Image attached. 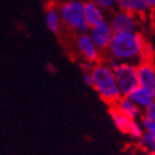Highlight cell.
I'll use <instances>...</instances> for the list:
<instances>
[{"instance_id":"obj_1","label":"cell","mask_w":155,"mask_h":155,"mask_svg":"<svg viewBox=\"0 0 155 155\" xmlns=\"http://www.w3.org/2000/svg\"><path fill=\"white\" fill-rule=\"evenodd\" d=\"M105 53L111 64L121 62L138 64L150 58V46L139 30L116 32Z\"/></svg>"},{"instance_id":"obj_2","label":"cell","mask_w":155,"mask_h":155,"mask_svg":"<svg viewBox=\"0 0 155 155\" xmlns=\"http://www.w3.org/2000/svg\"><path fill=\"white\" fill-rule=\"evenodd\" d=\"M89 71L91 75L90 87H92L100 99L107 105L112 106L117 102V100L122 96L121 90L118 87L116 75L113 70V65L106 62H97L92 65H89Z\"/></svg>"},{"instance_id":"obj_3","label":"cell","mask_w":155,"mask_h":155,"mask_svg":"<svg viewBox=\"0 0 155 155\" xmlns=\"http://www.w3.org/2000/svg\"><path fill=\"white\" fill-rule=\"evenodd\" d=\"M63 27L71 33H81L89 30L84 14V2L83 0H64L58 5Z\"/></svg>"},{"instance_id":"obj_4","label":"cell","mask_w":155,"mask_h":155,"mask_svg":"<svg viewBox=\"0 0 155 155\" xmlns=\"http://www.w3.org/2000/svg\"><path fill=\"white\" fill-rule=\"evenodd\" d=\"M73 47L79 59H81L86 65H92L101 61L102 52L95 45L89 32L75 33L73 40Z\"/></svg>"},{"instance_id":"obj_5","label":"cell","mask_w":155,"mask_h":155,"mask_svg":"<svg viewBox=\"0 0 155 155\" xmlns=\"http://www.w3.org/2000/svg\"><path fill=\"white\" fill-rule=\"evenodd\" d=\"M112 65L116 75V80H117L122 95H129L135 87L139 86L138 68L135 63L121 62L114 63Z\"/></svg>"},{"instance_id":"obj_6","label":"cell","mask_w":155,"mask_h":155,"mask_svg":"<svg viewBox=\"0 0 155 155\" xmlns=\"http://www.w3.org/2000/svg\"><path fill=\"white\" fill-rule=\"evenodd\" d=\"M142 16L133 14L130 11L123 9H114L108 18L110 25L113 32H128V31H137L140 26Z\"/></svg>"},{"instance_id":"obj_7","label":"cell","mask_w":155,"mask_h":155,"mask_svg":"<svg viewBox=\"0 0 155 155\" xmlns=\"http://www.w3.org/2000/svg\"><path fill=\"white\" fill-rule=\"evenodd\" d=\"M87 32H89L90 37L92 38V41L95 42V45L99 47V49L102 53H105L107 47L110 46V42L112 40L113 35H114V32L110 25L108 18H106V20L96 24L94 26H90Z\"/></svg>"},{"instance_id":"obj_8","label":"cell","mask_w":155,"mask_h":155,"mask_svg":"<svg viewBox=\"0 0 155 155\" xmlns=\"http://www.w3.org/2000/svg\"><path fill=\"white\" fill-rule=\"evenodd\" d=\"M138 68V81L139 86L151 89L155 87V64L154 62L148 58L137 64Z\"/></svg>"},{"instance_id":"obj_9","label":"cell","mask_w":155,"mask_h":155,"mask_svg":"<svg viewBox=\"0 0 155 155\" xmlns=\"http://www.w3.org/2000/svg\"><path fill=\"white\" fill-rule=\"evenodd\" d=\"M112 107H114L117 111H120L130 120H140L143 116V111L135 105V102L128 95H122L117 100V102L112 105Z\"/></svg>"},{"instance_id":"obj_10","label":"cell","mask_w":155,"mask_h":155,"mask_svg":"<svg viewBox=\"0 0 155 155\" xmlns=\"http://www.w3.org/2000/svg\"><path fill=\"white\" fill-rule=\"evenodd\" d=\"M128 96L135 102V105H137L142 111H145L148 107H150L155 102L154 90L147 89L143 86H137Z\"/></svg>"},{"instance_id":"obj_11","label":"cell","mask_w":155,"mask_h":155,"mask_svg":"<svg viewBox=\"0 0 155 155\" xmlns=\"http://www.w3.org/2000/svg\"><path fill=\"white\" fill-rule=\"evenodd\" d=\"M84 14H85L86 22L90 27V26H94L96 24L106 20L107 12L99 5H96L95 3L90 2V0H86V2H84Z\"/></svg>"},{"instance_id":"obj_12","label":"cell","mask_w":155,"mask_h":155,"mask_svg":"<svg viewBox=\"0 0 155 155\" xmlns=\"http://www.w3.org/2000/svg\"><path fill=\"white\" fill-rule=\"evenodd\" d=\"M117 8L137 14L142 17L148 14H151L147 0H117Z\"/></svg>"},{"instance_id":"obj_13","label":"cell","mask_w":155,"mask_h":155,"mask_svg":"<svg viewBox=\"0 0 155 155\" xmlns=\"http://www.w3.org/2000/svg\"><path fill=\"white\" fill-rule=\"evenodd\" d=\"M45 24L47 26V28L54 33L58 35L61 33L63 27V22H62V17L58 10V6H49L46 12H45Z\"/></svg>"},{"instance_id":"obj_14","label":"cell","mask_w":155,"mask_h":155,"mask_svg":"<svg viewBox=\"0 0 155 155\" xmlns=\"http://www.w3.org/2000/svg\"><path fill=\"white\" fill-rule=\"evenodd\" d=\"M110 114H111V118H112V122L113 124L116 126L118 130H121L122 133L127 134V130L129 128V124L132 122L130 118H128L127 116H124L123 113H121L120 111H117L114 107L111 106V110H110Z\"/></svg>"},{"instance_id":"obj_15","label":"cell","mask_w":155,"mask_h":155,"mask_svg":"<svg viewBox=\"0 0 155 155\" xmlns=\"http://www.w3.org/2000/svg\"><path fill=\"white\" fill-rule=\"evenodd\" d=\"M127 134L130 138L135 139L137 142L142 138V135L144 134V128H143V124H142L140 120H132V122L129 124V128L127 130Z\"/></svg>"},{"instance_id":"obj_16","label":"cell","mask_w":155,"mask_h":155,"mask_svg":"<svg viewBox=\"0 0 155 155\" xmlns=\"http://www.w3.org/2000/svg\"><path fill=\"white\" fill-rule=\"evenodd\" d=\"M139 147L143 148L144 150L149 151V153H155V139L149 135L148 133L144 132V134L142 135V138L138 140Z\"/></svg>"},{"instance_id":"obj_17","label":"cell","mask_w":155,"mask_h":155,"mask_svg":"<svg viewBox=\"0 0 155 155\" xmlns=\"http://www.w3.org/2000/svg\"><path fill=\"white\" fill-rule=\"evenodd\" d=\"M140 122L143 124L144 132L148 133L149 135H151V137L155 139V118L148 117V116L143 114L142 118H140Z\"/></svg>"},{"instance_id":"obj_18","label":"cell","mask_w":155,"mask_h":155,"mask_svg":"<svg viewBox=\"0 0 155 155\" xmlns=\"http://www.w3.org/2000/svg\"><path fill=\"white\" fill-rule=\"evenodd\" d=\"M90 2L102 8L106 12H112L114 9H117V0H90Z\"/></svg>"},{"instance_id":"obj_19","label":"cell","mask_w":155,"mask_h":155,"mask_svg":"<svg viewBox=\"0 0 155 155\" xmlns=\"http://www.w3.org/2000/svg\"><path fill=\"white\" fill-rule=\"evenodd\" d=\"M147 3H148V5H149L151 11L155 10V0H147Z\"/></svg>"},{"instance_id":"obj_20","label":"cell","mask_w":155,"mask_h":155,"mask_svg":"<svg viewBox=\"0 0 155 155\" xmlns=\"http://www.w3.org/2000/svg\"><path fill=\"white\" fill-rule=\"evenodd\" d=\"M151 16H153V22H154V25H155V10L151 11Z\"/></svg>"},{"instance_id":"obj_21","label":"cell","mask_w":155,"mask_h":155,"mask_svg":"<svg viewBox=\"0 0 155 155\" xmlns=\"http://www.w3.org/2000/svg\"><path fill=\"white\" fill-rule=\"evenodd\" d=\"M149 155H155V153H149Z\"/></svg>"},{"instance_id":"obj_22","label":"cell","mask_w":155,"mask_h":155,"mask_svg":"<svg viewBox=\"0 0 155 155\" xmlns=\"http://www.w3.org/2000/svg\"><path fill=\"white\" fill-rule=\"evenodd\" d=\"M154 97H155V87H154Z\"/></svg>"}]
</instances>
